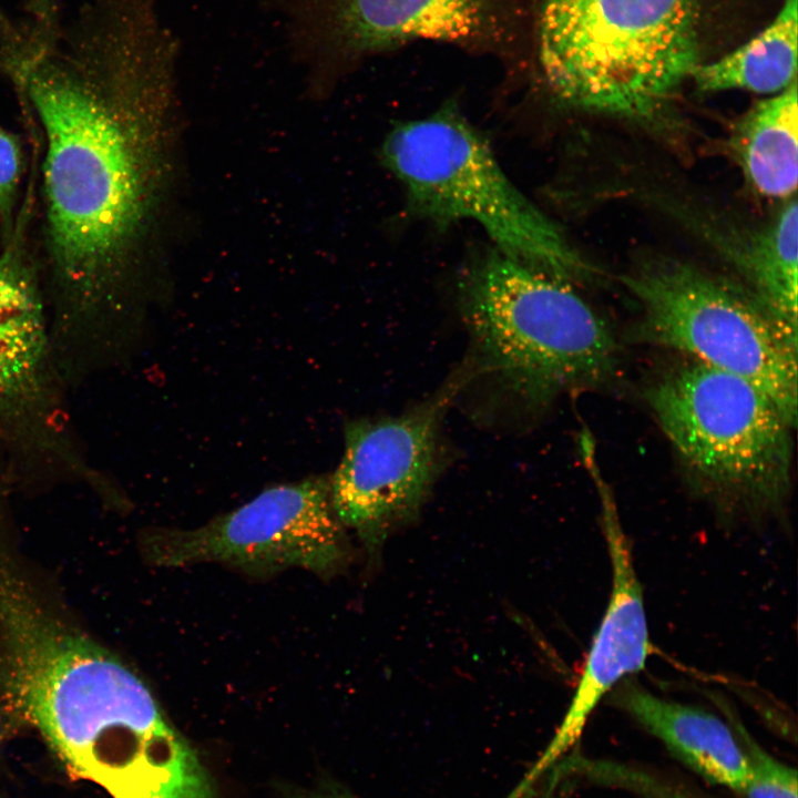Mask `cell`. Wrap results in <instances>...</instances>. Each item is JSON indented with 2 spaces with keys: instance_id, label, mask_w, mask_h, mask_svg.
<instances>
[{
  "instance_id": "cell-4",
  "label": "cell",
  "mask_w": 798,
  "mask_h": 798,
  "mask_svg": "<svg viewBox=\"0 0 798 798\" xmlns=\"http://www.w3.org/2000/svg\"><path fill=\"white\" fill-rule=\"evenodd\" d=\"M382 160L418 217L439 225L471 219L512 258L567 282L591 276L592 266L510 182L488 143L454 108L393 127Z\"/></svg>"
},
{
  "instance_id": "cell-13",
  "label": "cell",
  "mask_w": 798,
  "mask_h": 798,
  "mask_svg": "<svg viewBox=\"0 0 798 798\" xmlns=\"http://www.w3.org/2000/svg\"><path fill=\"white\" fill-rule=\"evenodd\" d=\"M797 80L758 102L736 124L730 145L749 184L785 198L797 188Z\"/></svg>"
},
{
  "instance_id": "cell-16",
  "label": "cell",
  "mask_w": 798,
  "mask_h": 798,
  "mask_svg": "<svg viewBox=\"0 0 798 798\" xmlns=\"http://www.w3.org/2000/svg\"><path fill=\"white\" fill-rule=\"evenodd\" d=\"M748 761L745 798H798L797 771L761 748L741 724L734 728Z\"/></svg>"
},
{
  "instance_id": "cell-17",
  "label": "cell",
  "mask_w": 798,
  "mask_h": 798,
  "mask_svg": "<svg viewBox=\"0 0 798 798\" xmlns=\"http://www.w3.org/2000/svg\"><path fill=\"white\" fill-rule=\"evenodd\" d=\"M21 171L22 155L19 142L16 136L0 127V217L9 231Z\"/></svg>"
},
{
  "instance_id": "cell-7",
  "label": "cell",
  "mask_w": 798,
  "mask_h": 798,
  "mask_svg": "<svg viewBox=\"0 0 798 798\" xmlns=\"http://www.w3.org/2000/svg\"><path fill=\"white\" fill-rule=\"evenodd\" d=\"M151 555L166 566L211 561L255 574L298 566L329 575L345 565L348 549L329 480L309 478L265 489L198 529L160 532Z\"/></svg>"
},
{
  "instance_id": "cell-5",
  "label": "cell",
  "mask_w": 798,
  "mask_h": 798,
  "mask_svg": "<svg viewBox=\"0 0 798 798\" xmlns=\"http://www.w3.org/2000/svg\"><path fill=\"white\" fill-rule=\"evenodd\" d=\"M646 399L684 467L713 500L750 512L782 504L794 426L765 391L688 359L659 377Z\"/></svg>"
},
{
  "instance_id": "cell-11",
  "label": "cell",
  "mask_w": 798,
  "mask_h": 798,
  "mask_svg": "<svg viewBox=\"0 0 798 798\" xmlns=\"http://www.w3.org/2000/svg\"><path fill=\"white\" fill-rule=\"evenodd\" d=\"M18 239L0 253V426L43 408L50 382L42 303Z\"/></svg>"
},
{
  "instance_id": "cell-15",
  "label": "cell",
  "mask_w": 798,
  "mask_h": 798,
  "mask_svg": "<svg viewBox=\"0 0 798 798\" xmlns=\"http://www.w3.org/2000/svg\"><path fill=\"white\" fill-rule=\"evenodd\" d=\"M794 197L775 221L744 243L735 257L750 293L797 332L798 209Z\"/></svg>"
},
{
  "instance_id": "cell-9",
  "label": "cell",
  "mask_w": 798,
  "mask_h": 798,
  "mask_svg": "<svg viewBox=\"0 0 798 798\" xmlns=\"http://www.w3.org/2000/svg\"><path fill=\"white\" fill-rule=\"evenodd\" d=\"M291 53L308 66L432 39L497 44L508 33L505 0H284Z\"/></svg>"
},
{
  "instance_id": "cell-19",
  "label": "cell",
  "mask_w": 798,
  "mask_h": 798,
  "mask_svg": "<svg viewBox=\"0 0 798 798\" xmlns=\"http://www.w3.org/2000/svg\"><path fill=\"white\" fill-rule=\"evenodd\" d=\"M1 736H2V734H1V730H0V739H1Z\"/></svg>"
},
{
  "instance_id": "cell-2",
  "label": "cell",
  "mask_w": 798,
  "mask_h": 798,
  "mask_svg": "<svg viewBox=\"0 0 798 798\" xmlns=\"http://www.w3.org/2000/svg\"><path fill=\"white\" fill-rule=\"evenodd\" d=\"M539 47L565 103L649 120L698 64L695 0H541Z\"/></svg>"
},
{
  "instance_id": "cell-3",
  "label": "cell",
  "mask_w": 798,
  "mask_h": 798,
  "mask_svg": "<svg viewBox=\"0 0 798 798\" xmlns=\"http://www.w3.org/2000/svg\"><path fill=\"white\" fill-rule=\"evenodd\" d=\"M570 284L501 252L461 279L463 319L482 366L526 402L595 387L614 372L611 328Z\"/></svg>"
},
{
  "instance_id": "cell-14",
  "label": "cell",
  "mask_w": 798,
  "mask_h": 798,
  "mask_svg": "<svg viewBox=\"0 0 798 798\" xmlns=\"http://www.w3.org/2000/svg\"><path fill=\"white\" fill-rule=\"evenodd\" d=\"M798 0H785L774 21L722 59L698 63L690 78L704 92L730 89L779 93L797 80Z\"/></svg>"
},
{
  "instance_id": "cell-6",
  "label": "cell",
  "mask_w": 798,
  "mask_h": 798,
  "mask_svg": "<svg viewBox=\"0 0 798 798\" xmlns=\"http://www.w3.org/2000/svg\"><path fill=\"white\" fill-rule=\"evenodd\" d=\"M638 301V336L741 377L797 419V332L750 291L685 262H647L622 277Z\"/></svg>"
},
{
  "instance_id": "cell-18",
  "label": "cell",
  "mask_w": 798,
  "mask_h": 798,
  "mask_svg": "<svg viewBox=\"0 0 798 798\" xmlns=\"http://www.w3.org/2000/svg\"><path fill=\"white\" fill-rule=\"evenodd\" d=\"M289 798H356L336 782L324 781L311 789L291 790Z\"/></svg>"
},
{
  "instance_id": "cell-10",
  "label": "cell",
  "mask_w": 798,
  "mask_h": 798,
  "mask_svg": "<svg viewBox=\"0 0 798 798\" xmlns=\"http://www.w3.org/2000/svg\"><path fill=\"white\" fill-rule=\"evenodd\" d=\"M587 470L600 499L602 530L612 567L611 594L567 710L553 738L520 782L523 789L530 788L579 740L603 697L627 676L641 672L651 654L643 590L612 490L596 462L589 464Z\"/></svg>"
},
{
  "instance_id": "cell-1",
  "label": "cell",
  "mask_w": 798,
  "mask_h": 798,
  "mask_svg": "<svg viewBox=\"0 0 798 798\" xmlns=\"http://www.w3.org/2000/svg\"><path fill=\"white\" fill-rule=\"evenodd\" d=\"M44 130L48 234L57 272L80 306L102 301L144 217V149L119 108L64 73L35 72Z\"/></svg>"
},
{
  "instance_id": "cell-8",
  "label": "cell",
  "mask_w": 798,
  "mask_h": 798,
  "mask_svg": "<svg viewBox=\"0 0 798 798\" xmlns=\"http://www.w3.org/2000/svg\"><path fill=\"white\" fill-rule=\"evenodd\" d=\"M456 386L399 417L358 420L329 480L334 511L369 551L415 516L438 472L439 426Z\"/></svg>"
},
{
  "instance_id": "cell-12",
  "label": "cell",
  "mask_w": 798,
  "mask_h": 798,
  "mask_svg": "<svg viewBox=\"0 0 798 798\" xmlns=\"http://www.w3.org/2000/svg\"><path fill=\"white\" fill-rule=\"evenodd\" d=\"M621 683L612 690V700L617 707L699 776L736 792L743 791L748 761L727 723L699 707L662 698L627 678Z\"/></svg>"
}]
</instances>
